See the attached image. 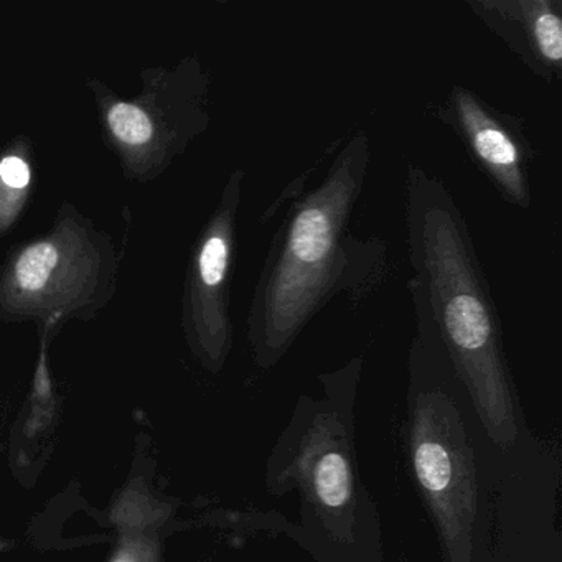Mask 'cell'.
<instances>
[{
  "label": "cell",
  "mask_w": 562,
  "mask_h": 562,
  "mask_svg": "<svg viewBox=\"0 0 562 562\" xmlns=\"http://www.w3.org/2000/svg\"><path fill=\"white\" fill-rule=\"evenodd\" d=\"M334 150L324 180L285 213L259 272L246 334L261 368L274 367L337 295L361 304L390 274L383 241L358 238L351 229L370 167V137L357 131Z\"/></svg>",
  "instance_id": "1"
},
{
  "label": "cell",
  "mask_w": 562,
  "mask_h": 562,
  "mask_svg": "<svg viewBox=\"0 0 562 562\" xmlns=\"http://www.w3.org/2000/svg\"><path fill=\"white\" fill-rule=\"evenodd\" d=\"M246 172L233 170L196 236L187 266L182 327L196 357L220 370L233 345L232 284Z\"/></svg>",
  "instance_id": "6"
},
{
  "label": "cell",
  "mask_w": 562,
  "mask_h": 562,
  "mask_svg": "<svg viewBox=\"0 0 562 562\" xmlns=\"http://www.w3.org/2000/svg\"><path fill=\"white\" fill-rule=\"evenodd\" d=\"M295 479L328 535L351 541L360 512V493L351 447L334 414H317L302 436Z\"/></svg>",
  "instance_id": "8"
},
{
  "label": "cell",
  "mask_w": 562,
  "mask_h": 562,
  "mask_svg": "<svg viewBox=\"0 0 562 562\" xmlns=\"http://www.w3.org/2000/svg\"><path fill=\"white\" fill-rule=\"evenodd\" d=\"M411 460L436 519L447 562H473L479 513L475 460L457 404L446 391L417 393L411 419Z\"/></svg>",
  "instance_id": "5"
},
{
  "label": "cell",
  "mask_w": 562,
  "mask_h": 562,
  "mask_svg": "<svg viewBox=\"0 0 562 562\" xmlns=\"http://www.w3.org/2000/svg\"><path fill=\"white\" fill-rule=\"evenodd\" d=\"M404 222L414 308L427 315L493 442L518 434L502 322L469 225L447 187L409 164Z\"/></svg>",
  "instance_id": "2"
},
{
  "label": "cell",
  "mask_w": 562,
  "mask_h": 562,
  "mask_svg": "<svg viewBox=\"0 0 562 562\" xmlns=\"http://www.w3.org/2000/svg\"><path fill=\"white\" fill-rule=\"evenodd\" d=\"M476 19L546 83L562 77L561 0H470Z\"/></svg>",
  "instance_id": "9"
},
{
  "label": "cell",
  "mask_w": 562,
  "mask_h": 562,
  "mask_svg": "<svg viewBox=\"0 0 562 562\" xmlns=\"http://www.w3.org/2000/svg\"><path fill=\"white\" fill-rule=\"evenodd\" d=\"M437 116L456 133L505 202L531 209L529 172L536 150L522 120L496 110L462 85L450 88Z\"/></svg>",
  "instance_id": "7"
},
{
  "label": "cell",
  "mask_w": 562,
  "mask_h": 562,
  "mask_svg": "<svg viewBox=\"0 0 562 562\" xmlns=\"http://www.w3.org/2000/svg\"><path fill=\"white\" fill-rule=\"evenodd\" d=\"M87 90L104 146L130 182L160 179L212 123V78L196 55L172 67L144 68L133 98L121 97L97 77L88 78Z\"/></svg>",
  "instance_id": "4"
},
{
  "label": "cell",
  "mask_w": 562,
  "mask_h": 562,
  "mask_svg": "<svg viewBox=\"0 0 562 562\" xmlns=\"http://www.w3.org/2000/svg\"><path fill=\"white\" fill-rule=\"evenodd\" d=\"M110 233L65 200L47 232L9 249L0 265V321H93L120 289Z\"/></svg>",
  "instance_id": "3"
},
{
  "label": "cell",
  "mask_w": 562,
  "mask_h": 562,
  "mask_svg": "<svg viewBox=\"0 0 562 562\" xmlns=\"http://www.w3.org/2000/svg\"><path fill=\"white\" fill-rule=\"evenodd\" d=\"M31 153L27 136L15 137L0 150V238L18 225L31 200L34 183Z\"/></svg>",
  "instance_id": "10"
},
{
  "label": "cell",
  "mask_w": 562,
  "mask_h": 562,
  "mask_svg": "<svg viewBox=\"0 0 562 562\" xmlns=\"http://www.w3.org/2000/svg\"><path fill=\"white\" fill-rule=\"evenodd\" d=\"M113 562H133L131 561V558H127V555H121V558H117L116 561Z\"/></svg>",
  "instance_id": "11"
}]
</instances>
